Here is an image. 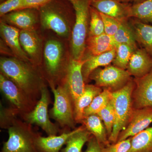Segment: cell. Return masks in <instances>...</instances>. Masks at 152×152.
<instances>
[{
	"label": "cell",
	"mask_w": 152,
	"mask_h": 152,
	"mask_svg": "<svg viewBox=\"0 0 152 152\" xmlns=\"http://www.w3.org/2000/svg\"><path fill=\"white\" fill-rule=\"evenodd\" d=\"M132 94L133 109L152 107V68L141 77L134 78Z\"/></svg>",
	"instance_id": "obj_12"
},
{
	"label": "cell",
	"mask_w": 152,
	"mask_h": 152,
	"mask_svg": "<svg viewBox=\"0 0 152 152\" xmlns=\"http://www.w3.org/2000/svg\"><path fill=\"white\" fill-rule=\"evenodd\" d=\"M86 129L97 140L102 147L110 145L104 125L97 114L85 117L82 122Z\"/></svg>",
	"instance_id": "obj_24"
},
{
	"label": "cell",
	"mask_w": 152,
	"mask_h": 152,
	"mask_svg": "<svg viewBox=\"0 0 152 152\" xmlns=\"http://www.w3.org/2000/svg\"><path fill=\"white\" fill-rule=\"evenodd\" d=\"M152 123V107L134 109L126 128L120 133L117 142L132 137L149 127Z\"/></svg>",
	"instance_id": "obj_10"
},
{
	"label": "cell",
	"mask_w": 152,
	"mask_h": 152,
	"mask_svg": "<svg viewBox=\"0 0 152 152\" xmlns=\"http://www.w3.org/2000/svg\"><path fill=\"white\" fill-rule=\"evenodd\" d=\"M102 91V88L96 85H86L83 93L74 102V117L76 122H82L85 109L91 104L94 98Z\"/></svg>",
	"instance_id": "obj_20"
},
{
	"label": "cell",
	"mask_w": 152,
	"mask_h": 152,
	"mask_svg": "<svg viewBox=\"0 0 152 152\" xmlns=\"http://www.w3.org/2000/svg\"><path fill=\"white\" fill-rule=\"evenodd\" d=\"M29 63L16 58H1V73L12 81L33 100L41 94V78Z\"/></svg>",
	"instance_id": "obj_2"
},
{
	"label": "cell",
	"mask_w": 152,
	"mask_h": 152,
	"mask_svg": "<svg viewBox=\"0 0 152 152\" xmlns=\"http://www.w3.org/2000/svg\"><path fill=\"white\" fill-rule=\"evenodd\" d=\"M151 152H152V151H151Z\"/></svg>",
	"instance_id": "obj_41"
},
{
	"label": "cell",
	"mask_w": 152,
	"mask_h": 152,
	"mask_svg": "<svg viewBox=\"0 0 152 152\" xmlns=\"http://www.w3.org/2000/svg\"><path fill=\"white\" fill-rule=\"evenodd\" d=\"M50 85L55 98L53 107L50 112L51 117L62 127L75 128L73 101L67 88L64 85L56 88L53 83Z\"/></svg>",
	"instance_id": "obj_6"
},
{
	"label": "cell",
	"mask_w": 152,
	"mask_h": 152,
	"mask_svg": "<svg viewBox=\"0 0 152 152\" xmlns=\"http://www.w3.org/2000/svg\"><path fill=\"white\" fill-rule=\"evenodd\" d=\"M75 10V22L72 33L71 50L74 59H83L88 35L91 0H68Z\"/></svg>",
	"instance_id": "obj_4"
},
{
	"label": "cell",
	"mask_w": 152,
	"mask_h": 152,
	"mask_svg": "<svg viewBox=\"0 0 152 152\" xmlns=\"http://www.w3.org/2000/svg\"><path fill=\"white\" fill-rule=\"evenodd\" d=\"M121 2L124 3H129L130 2L132 1V0H117Z\"/></svg>",
	"instance_id": "obj_39"
},
{
	"label": "cell",
	"mask_w": 152,
	"mask_h": 152,
	"mask_svg": "<svg viewBox=\"0 0 152 152\" xmlns=\"http://www.w3.org/2000/svg\"><path fill=\"white\" fill-rule=\"evenodd\" d=\"M113 38L117 46L119 44H126L135 50L138 48L134 32L129 20L122 22Z\"/></svg>",
	"instance_id": "obj_28"
},
{
	"label": "cell",
	"mask_w": 152,
	"mask_h": 152,
	"mask_svg": "<svg viewBox=\"0 0 152 152\" xmlns=\"http://www.w3.org/2000/svg\"><path fill=\"white\" fill-rule=\"evenodd\" d=\"M152 151V126L132 137L128 152H151Z\"/></svg>",
	"instance_id": "obj_26"
},
{
	"label": "cell",
	"mask_w": 152,
	"mask_h": 152,
	"mask_svg": "<svg viewBox=\"0 0 152 152\" xmlns=\"http://www.w3.org/2000/svg\"><path fill=\"white\" fill-rule=\"evenodd\" d=\"M135 50L126 44L118 45L115 57L112 63L113 65L126 70L133 52Z\"/></svg>",
	"instance_id": "obj_30"
},
{
	"label": "cell",
	"mask_w": 152,
	"mask_h": 152,
	"mask_svg": "<svg viewBox=\"0 0 152 152\" xmlns=\"http://www.w3.org/2000/svg\"><path fill=\"white\" fill-rule=\"evenodd\" d=\"M103 21L100 12L91 6L88 36H97L104 34Z\"/></svg>",
	"instance_id": "obj_31"
},
{
	"label": "cell",
	"mask_w": 152,
	"mask_h": 152,
	"mask_svg": "<svg viewBox=\"0 0 152 152\" xmlns=\"http://www.w3.org/2000/svg\"><path fill=\"white\" fill-rule=\"evenodd\" d=\"M102 147L97 139L91 135L88 142L87 149L85 152H102Z\"/></svg>",
	"instance_id": "obj_36"
},
{
	"label": "cell",
	"mask_w": 152,
	"mask_h": 152,
	"mask_svg": "<svg viewBox=\"0 0 152 152\" xmlns=\"http://www.w3.org/2000/svg\"><path fill=\"white\" fill-rule=\"evenodd\" d=\"M132 4L117 0H91V6L101 13L117 19L121 22L127 21Z\"/></svg>",
	"instance_id": "obj_15"
},
{
	"label": "cell",
	"mask_w": 152,
	"mask_h": 152,
	"mask_svg": "<svg viewBox=\"0 0 152 152\" xmlns=\"http://www.w3.org/2000/svg\"><path fill=\"white\" fill-rule=\"evenodd\" d=\"M152 68V58L142 48L133 52L126 70L134 78H137L146 75Z\"/></svg>",
	"instance_id": "obj_17"
},
{
	"label": "cell",
	"mask_w": 152,
	"mask_h": 152,
	"mask_svg": "<svg viewBox=\"0 0 152 152\" xmlns=\"http://www.w3.org/2000/svg\"><path fill=\"white\" fill-rule=\"evenodd\" d=\"M5 1V0H1V3L3 2L4 1Z\"/></svg>",
	"instance_id": "obj_40"
},
{
	"label": "cell",
	"mask_w": 152,
	"mask_h": 152,
	"mask_svg": "<svg viewBox=\"0 0 152 152\" xmlns=\"http://www.w3.org/2000/svg\"><path fill=\"white\" fill-rule=\"evenodd\" d=\"M62 44L56 39H50L45 44L43 56L46 69L50 76L56 77L59 74L64 60Z\"/></svg>",
	"instance_id": "obj_13"
},
{
	"label": "cell",
	"mask_w": 152,
	"mask_h": 152,
	"mask_svg": "<svg viewBox=\"0 0 152 152\" xmlns=\"http://www.w3.org/2000/svg\"><path fill=\"white\" fill-rule=\"evenodd\" d=\"M131 77L126 70L110 65L95 69L90 75L89 79L93 80L97 86L114 92L127 84L132 79Z\"/></svg>",
	"instance_id": "obj_7"
},
{
	"label": "cell",
	"mask_w": 152,
	"mask_h": 152,
	"mask_svg": "<svg viewBox=\"0 0 152 152\" xmlns=\"http://www.w3.org/2000/svg\"><path fill=\"white\" fill-rule=\"evenodd\" d=\"M117 47L113 37L105 33L99 36H88L86 50H87L88 54L86 57L102 54L116 48Z\"/></svg>",
	"instance_id": "obj_23"
},
{
	"label": "cell",
	"mask_w": 152,
	"mask_h": 152,
	"mask_svg": "<svg viewBox=\"0 0 152 152\" xmlns=\"http://www.w3.org/2000/svg\"><path fill=\"white\" fill-rule=\"evenodd\" d=\"M63 132L60 135L42 137L38 134L36 139V145L40 152H61L62 148L66 145L69 138L74 132Z\"/></svg>",
	"instance_id": "obj_22"
},
{
	"label": "cell",
	"mask_w": 152,
	"mask_h": 152,
	"mask_svg": "<svg viewBox=\"0 0 152 152\" xmlns=\"http://www.w3.org/2000/svg\"><path fill=\"white\" fill-rule=\"evenodd\" d=\"M145 1V0H132L133 3V4H137V3H140Z\"/></svg>",
	"instance_id": "obj_38"
},
{
	"label": "cell",
	"mask_w": 152,
	"mask_h": 152,
	"mask_svg": "<svg viewBox=\"0 0 152 152\" xmlns=\"http://www.w3.org/2000/svg\"><path fill=\"white\" fill-rule=\"evenodd\" d=\"M97 115L104 123L109 139L111 134L115 121V112L111 99L108 104L100 111Z\"/></svg>",
	"instance_id": "obj_32"
},
{
	"label": "cell",
	"mask_w": 152,
	"mask_h": 152,
	"mask_svg": "<svg viewBox=\"0 0 152 152\" xmlns=\"http://www.w3.org/2000/svg\"><path fill=\"white\" fill-rule=\"evenodd\" d=\"M0 89L14 110L23 115L29 113L34 108V101L24 93L17 85L1 73L0 75Z\"/></svg>",
	"instance_id": "obj_9"
},
{
	"label": "cell",
	"mask_w": 152,
	"mask_h": 152,
	"mask_svg": "<svg viewBox=\"0 0 152 152\" xmlns=\"http://www.w3.org/2000/svg\"><path fill=\"white\" fill-rule=\"evenodd\" d=\"M20 41L22 48L35 64L40 63L42 54L41 41L35 31L21 30Z\"/></svg>",
	"instance_id": "obj_18"
},
{
	"label": "cell",
	"mask_w": 152,
	"mask_h": 152,
	"mask_svg": "<svg viewBox=\"0 0 152 152\" xmlns=\"http://www.w3.org/2000/svg\"><path fill=\"white\" fill-rule=\"evenodd\" d=\"M2 18L3 21L21 30L35 31L39 13V9L24 8L6 14Z\"/></svg>",
	"instance_id": "obj_14"
},
{
	"label": "cell",
	"mask_w": 152,
	"mask_h": 152,
	"mask_svg": "<svg viewBox=\"0 0 152 152\" xmlns=\"http://www.w3.org/2000/svg\"><path fill=\"white\" fill-rule=\"evenodd\" d=\"M116 48L98 56L87 57L83 59L85 62L82 68V73L85 83L89 80L90 75L93 71L101 67L110 65L113 63L115 57Z\"/></svg>",
	"instance_id": "obj_21"
},
{
	"label": "cell",
	"mask_w": 152,
	"mask_h": 152,
	"mask_svg": "<svg viewBox=\"0 0 152 152\" xmlns=\"http://www.w3.org/2000/svg\"><path fill=\"white\" fill-rule=\"evenodd\" d=\"M91 135L84 125L77 128L69 138L65 148L62 149L61 152H81L83 147L88 142Z\"/></svg>",
	"instance_id": "obj_25"
},
{
	"label": "cell",
	"mask_w": 152,
	"mask_h": 152,
	"mask_svg": "<svg viewBox=\"0 0 152 152\" xmlns=\"http://www.w3.org/2000/svg\"><path fill=\"white\" fill-rule=\"evenodd\" d=\"M132 137L120 142H117L110 145L102 147V152H128L131 146Z\"/></svg>",
	"instance_id": "obj_35"
},
{
	"label": "cell",
	"mask_w": 152,
	"mask_h": 152,
	"mask_svg": "<svg viewBox=\"0 0 152 152\" xmlns=\"http://www.w3.org/2000/svg\"><path fill=\"white\" fill-rule=\"evenodd\" d=\"M0 31L2 38L15 57L26 62H31L21 45L20 41V31L19 29L1 20Z\"/></svg>",
	"instance_id": "obj_16"
},
{
	"label": "cell",
	"mask_w": 152,
	"mask_h": 152,
	"mask_svg": "<svg viewBox=\"0 0 152 152\" xmlns=\"http://www.w3.org/2000/svg\"><path fill=\"white\" fill-rule=\"evenodd\" d=\"M85 60H77L72 58L66 69L65 86L67 88L73 102L77 99L84 91L85 82L82 73Z\"/></svg>",
	"instance_id": "obj_11"
},
{
	"label": "cell",
	"mask_w": 152,
	"mask_h": 152,
	"mask_svg": "<svg viewBox=\"0 0 152 152\" xmlns=\"http://www.w3.org/2000/svg\"><path fill=\"white\" fill-rule=\"evenodd\" d=\"M24 8L23 0H5L0 5V15Z\"/></svg>",
	"instance_id": "obj_33"
},
{
	"label": "cell",
	"mask_w": 152,
	"mask_h": 152,
	"mask_svg": "<svg viewBox=\"0 0 152 152\" xmlns=\"http://www.w3.org/2000/svg\"><path fill=\"white\" fill-rule=\"evenodd\" d=\"M51 0H23L25 8L39 9Z\"/></svg>",
	"instance_id": "obj_37"
},
{
	"label": "cell",
	"mask_w": 152,
	"mask_h": 152,
	"mask_svg": "<svg viewBox=\"0 0 152 152\" xmlns=\"http://www.w3.org/2000/svg\"><path fill=\"white\" fill-rule=\"evenodd\" d=\"M134 86V80L132 79L122 88L111 93L115 121L111 134L108 139L110 144L117 142L120 133L126 127L132 113V94Z\"/></svg>",
	"instance_id": "obj_5"
},
{
	"label": "cell",
	"mask_w": 152,
	"mask_h": 152,
	"mask_svg": "<svg viewBox=\"0 0 152 152\" xmlns=\"http://www.w3.org/2000/svg\"><path fill=\"white\" fill-rule=\"evenodd\" d=\"M50 95L46 87L41 89L40 98L34 108L29 113L23 115L26 122L40 127L48 136L56 135L59 130L58 127L51 122L48 113L50 102Z\"/></svg>",
	"instance_id": "obj_8"
},
{
	"label": "cell",
	"mask_w": 152,
	"mask_h": 152,
	"mask_svg": "<svg viewBox=\"0 0 152 152\" xmlns=\"http://www.w3.org/2000/svg\"><path fill=\"white\" fill-rule=\"evenodd\" d=\"M74 10L68 0H51L39 9L42 26L58 36L67 37L70 34L69 23Z\"/></svg>",
	"instance_id": "obj_3"
},
{
	"label": "cell",
	"mask_w": 152,
	"mask_h": 152,
	"mask_svg": "<svg viewBox=\"0 0 152 152\" xmlns=\"http://www.w3.org/2000/svg\"><path fill=\"white\" fill-rule=\"evenodd\" d=\"M111 92L104 89L102 91L96 96L91 103L84 112V118L90 115L97 114L105 107L111 99Z\"/></svg>",
	"instance_id": "obj_29"
},
{
	"label": "cell",
	"mask_w": 152,
	"mask_h": 152,
	"mask_svg": "<svg viewBox=\"0 0 152 152\" xmlns=\"http://www.w3.org/2000/svg\"><path fill=\"white\" fill-rule=\"evenodd\" d=\"M129 21L137 43L140 45L152 58V25L134 18H130Z\"/></svg>",
	"instance_id": "obj_19"
},
{
	"label": "cell",
	"mask_w": 152,
	"mask_h": 152,
	"mask_svg": "<svg viewBox=\"0 0 152 152\" xmlns=\"http://www.w3.org/2000/svg\"><path fill=\"white\" fill-rule=\"evenodd\" d=\"M2 112L6 115L1 114V125L7 126L9 138L1 152H40L36 145L39 134L33 131L31 125L16 119L18 113L15 110Z\"/></svg>",
	"instance_id": "obj_1"
},
{
	"label": "cell",
	"mask_w": 152,
	"mask_h": 152,
	"mask_svg": "<svg viewBox=\"0 0 152 152\" xmlns=\"http://www.w3.org/2000/svg\"><path fill=\"white\" fill-rule=\"evenodd\" d=\"M129 18L152 24V0H145L142 2L131 4Z\"/></svg>",
	"instance_id": "obj_27"
},
{
	"label": "cell",
	"mask_w": 152,
	"mask_h": 152,
	"mask_svg": "<svg viewBox=\"0 0 152 152\" xmlns=\"http://www.w3.org/2000/svg\"><path fill=\"white\" fill-rule=\"evenodd\" d=\"M100 13L103 21L105 34L113 37L119 28L122 22L117 19Z\"/></svg>",
	"instance_id": "obj_34"
}]
</instances>
